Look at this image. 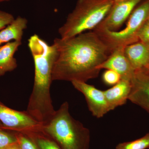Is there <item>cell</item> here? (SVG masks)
I'll return each mask as SVG.
<instances>
[{"mask_svg": "<svg viewBox=\"0 0 149 149\" xmlns=\"http://www.w3.org/2000/svg\"><path fill=\"white\" fill-rule=\"evenodd\" d=\"M53 44L57 54L53 68V81L87 82L95 78L100 71L98 67L111 54L93 31L68 39L56 38Z\"/></svg>", "mask_w": 149, "mask_h": 149, "instance_id": "6da1fadb", "label": "cell"}, {"mask_svg": "<svg viewBox=\"0 0 149 149\" xmlns=\"http://www.w3.org/2000/svg\"><path fill=\"white\" fill-rule=\"evenodd\" d=\"M28 46L35 65L34 85L25 111L35 120L44 125L53 116L56 110L51 98L52 74L57 51L37 34L28 40Z\"/></svg>", "mask_w": 149, "mask_h": 149, "instance_id": "7a4b0ae2", "label": "cell"}, {"mask_svg": "<svg viewBox=\"0 0 149 149\" xmlns=\"http://www.w3.org/2000/svg\"><path fill=\"white\" fill-rule=\"evenodd\" d=\"M43 130L61 149L90 148V130L72 117L67 102L62 104L50 120L43 125Z\"/></svg>", "mask_w": 149, "mask_h": 149, "instance_id": "3957f363", "label": "cell"}, {"mask_svg": "<svg viewBox=\"0 0 149 149\" xmlns=\"http://www.w3.org/2000/svg\"><path fill=\"white\" fill-rule=\"evenodd\" d=\"M115 0H77L66 21L59 28L61 39L94 29L109 13Z\"/></svg>", "mask_w": 149, "mask_h": 149, "instance_id": "277c9868", "label": "cell"}, {"mask_svg": "<svg viewBox=\"0 0 149 149\" xmlns=\"http://www.w3.org/2000/svg\"><path fill=\"white\" fill-rule=\"evenodd\" d=\"M149 17V0L136 8L128 19L126 27L122 30L110 31L93 30L106 44L111 53L119 47H126L139 42L138 34Z\"/></svg>", "mask_w": 149, "mask_h": 149, "instance_id": "5b68a950", "label": "cell"}, {"mask_svg": "<svg viewBox=\"0 0 149 149\" xmlns=\"http://www.w3.org/2000/svg\"><path fill=\"white\" fill-rule=\"evenodd\" d=\"M0 122L6 131L20 133L27 137L43 131V125L26 111H18L4 104L0 101Z\"/></svg>", "mask_w": 149, "mask_h": 149, "instance_id": "8992f818", "label": "cell"}, {"mask_svg": "<svg viewBox=\"0 0 149 149\" xmlns=\"http://www.w3.org/2000/svg\"><path fill=\"white\" fill-rule=\"evenodd\" d=\"M142 0H115L109 12L93 30L117 31Z\"/></svg>", "mask_w": 149, "mask_h": 149, "instance_id": "52a82bcc", "label": "cell"}, {"mask_svg": "<svg viewBox=\"0 0 149 149\" xmlns=\"http://www.w3.org/2000/svg\"><path fill=\"white\" fill-rule=\"evenodd\" d=\"M71 83L74 88L85 97L88 109L93 116L101 118L110 111L104 91L87 82L74 80Z\"/></svg>", "mask_w": 149, "mask_h": 149, "instance_id": "ba28073f", "label": "cell"}, {"mask_svg": "<svg viewBox=\"0 0 149 149\" xmlns=\"http://www.w3.org/2000/svg\"><path fill=\"white\" fill-rule=\"evenodd\" d=\"M125 47H119L113 50L108 58L98 67L102 69L111 70L120 74L121 79L131 80L135 70L125 53Z\"/></svg>", "mask_w": 149, "mask_h": 149, "instance_id": "9c48e42d", "label": "cell"}, {"mask_svg": "<svg viewBox=\"0 0 149 149\" xmlns=\"http://www.w3.org/2000/svg\"><path fill=\"white\" fill-rule=\"evenodd\" d=\"M131 84L128 100L149 113V77L142 71H136Z\"/></svg>", "mask_w": 149, "mask_h": 149, "instance_id": "30bf717a", "label": "cell"}, {"mask_svg": "<svg viewBox=\"0 0 149 149\" xmlns=\"http://www.w3.org/2000/svg\"><path fill=\"white\" fill-rule=\"evenodd\" d=\"M132 88L131 80L121 79L116 85L104 91L110 111L126 103Z\"/></svg>", "mask_w": 149, "mask_h": 149, "instance_id": "8fae6325", "label": "cell"}, {"mask_svg": "<svg viewBox=\"0 0 149 149\" xmlns=\"http://www.w3.org/2000/svg\"><path fill=\"white\" fill-rule=\"evenodd\" d=\"M125 53L135 71L149 66V45L139 41L125 47Z\"/></svg>", "mask_w": 149, "mask_h": 149, "instance_id": "7c38bea8", "label": "cell"}, {"mask_svg": "<svg viewBox=\"0 0 149 149\" xmlns=\"http://www.w3.org/2000/svg\"><path fill=\"white\" fill-rule=\"evenodd\" d=\"M22 45V41H12L0 46V76L11 72L17 67L14 55Z\"/></svg>", "mask_w": 149, "mask_h": 149, "instance_id": "4fadbf2b", "label": "cell"}, {"mask_svg": "<svg viewBox=\"0 0 149 149\" xmlns=\"http://www.w3.org/2000/svg\"><path fill=\"white\" fill-rule=\"evenodd\" d=\"M27 19L19 16L0 30V45L12 41H21L24 30L27 28Z\"/></svg>", "mask_w": 149, "mask_h": 149, "instance_id": "5bb4252c", "label": "cell"}, {"mask_svg": "<svg viewBox=\"0 0 149 149\" xmlns=\"http://www.w3.org/2000/svg\"><path fill=\"white\" fill-rule=\"evenodd\" d=\"M29 138L34 142L38 149H61L58 144L43 130L35 133Z\"/></svg>", "mask_w": 149, "mask_h": 149, "instance_id": "9a60e30c", "label": "cell"}, {"mask_svg": "<svg viewBox=\"0 0 149 149\" xmlns=\"http://www.w3.org/2000/svg\"><path fill=\"white\" fill-rule=\"evenodd\" d=\"M149 149V132L140 139L118 144L116 149Z\"/></svg>", "mask_w": 149, "mask_h": 149, "instance_id": "2e32d148", "label": "cell"}, {"mask_svg": "<svg viewBox=\"0 0 149 149\" xmlns=\"http://www.w3.org/2000/svg\"><path fill=\"white\" fill-rule=\"evenodd\" d=\"M17 143L15 133L12 134L6 130L0 129V149H6Z\"/></svg>", "mask_w": 149, "mask_h": 149, "instance_id": "e0dca14e", "label": "cell"}, {"mask_svg": "<svg viewBox=\"0 0 149 149\" xmlns=\"http://www.w3.org/2000/svg\"><path fill=\"white\" fill-rule=\"evenodd\" d=\"M121 79L120 74L111 70H106L102 75L104 83L107 85L111 86L116 85Z\"/></svg>", "mask_w": 149, "mask_h": 149, "instance_id": "ac0fdd59", "label": "cell"}, {"mask_svg": "<svg viewBox=\"0 0 149 149\" xmlns=\"http://www.w3.org/2000/svg\"><path fill=\"white\" fill-rule=\"evenodd\" d=\"M17 144L20 149H38L35 143L29 137L20 133H15Z\"/></svg>", "mask_w": 149, "mask_h": 149, "instance_id": "d6986e66", "label": "cell"}, {"mask_svg": "<svg viewBox=\"0 0 149 149\" xmlns=\"http://www.w3.org/2000/svg\"><path fill=\"white\" fill-rule=\"evenodd\" d=\"M139 41L149 45V20H147L138 34Z\"/></svg>", "mask_w": 149, "mask_h": 149, "instance_id": "ffe728a7", "label": "cell"}, {"mask_svg": "<svg viewBox=\"0 0 149 149\" xmlns=\"http://www.w3.org/2000/svg\"><path fill=\"white\" fill-rule=\"evenodd\" d=\"M14 19V17L10 13L0 10V30L10 24Z\"/></svg>", "mask_w": 149, "mask_h": 149, "instance_id": "44dd1931", "label": "cell"}, {"mask_svg": "<svg viewBox=\"0 0 149 149\" xmlns=\"http://www.w3.org/2000/svg\"><path fill=\"white\" fill-rule=\"evenodd\" d=\"M6 149H20L17 143H16L13 144L11 146H10L8 148H7Z\"/></svg>", "mask_w": 149, "mask_h": 149, "instance_id": "7402d4cb", "label": "cell"}, {"mask_svg": "<svg viewBox=\"0 0 149 149\" xmlns=\"http://www.w3.org/2000/svg\"><path fill=\"white\" fill-rule=\"evenodd\" d=\"M140 71H142L143 73H144L146 75H147L149 78V66L147 68L140 70Z\"/></svg>", "mask_w": 149, "mask_h": 149, "instance_id": "603a6c76", "label": "cell"}, {"mask_svg": "<svg viewBox=\"0 0 149 149\" xmlns=\"http://www.w3.org/2000/svg\"><path fill=\"white\" fill-rule=\"evenodd\" d=\"M0 129H1V130H4L3 126V125H2V123H1V122H0Z\"/></svg>", "mask_w": 149, "mask_h": 149, "instance_id": "cb8c5ba5", "label": "cell"}, {"mask_svg": "<svg viewBox=\"0 0 149 149\" xmlns=\"http://www.w3.org/2000/svg\"><path fill=\"white\" fill-rule=\"evenodd\" d=\"M10 1V0H0V2H2L7 1Z\"/></svg>", "mask_w": 149, "mask_h": 149, "instance_id": "d4e9b609", "label": "cell"}, {"mask_svg": "<svg viewBox=\"0 0 149 149\" xmlns=\"http://www.w3.org/2000/svg\"><path fill=\"white\" fill-rule=\"evenodd\" d=\"M148 20H149V17L148 19Z\"/></svg>", "mask_w": 149, "mask_h": 149, "instance_id": "484cf974", "label": "cell"}]
</instances>
